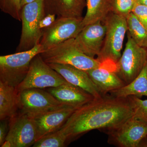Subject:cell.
I'll use <instances>...</instances> for the list:
<instances>
[{
    "mask_svg": "<svg viewBox=\"0 0 147 147\" xmlns=\"http://www.w3.org/2000/svg\"><path fill=\"white\" fill-rule=\"evenodd\" d=\"M106 27L104 42L96 59L102 65L116 68L121 56L124 39L128 30L125 16L111 11L103 22Z\"/></svg>",
    "mask_w": 147,
    "mask_h": 147,
    "instance_id": "obj_2",
    "label": "cell"
},
{
    "mask_svg": "<svg viewBox=\"0 0 147 147\" xmlns=\"http://www.w3.org/2000/svg\"><path fill=\"white\" fill-rule=\"evenodd\" d=\"M7 122L6 120L2 121L0 124V146L3 144L4 142H5L6 138L7 135Z\"/></svg>",
    "mask_w": 147,
    "mask_h": 147,
    "instance_id": "obj_28",
    "label": "cell"
},
{
    "mask_svg": "<svg viewBox=\"0 0 147 147\" xmlns=\"http://www.w3.org/2000/svg\"><path fill=\"white\" fill-rule=\"evenodd\" d=\"M45 16L43 0H34L21 8L22 30L16 53L31 50L40 44L42 32L39 23Z\"/></svg>",
    "mask_w": 147,
    "mask_h": 147,
    "instance_id": "obj_5",
    "label": "cell"
},
{
    "mask_svg": "<svg viewBox=\"0 0 147 147\" xmlns=\"http://www.w3.org/2000/svg\"><path fill=\"white\" fill-rule=\"evenodd\" d=\"M44 51L40 44L31 50L0 57V82L17 87L26 78L34 58Z\"/></svg>",
    "mask_w": 147,
    "mask_h": 147,
    "instance_id": "obj_4",
    "label": "cell"
},
{
    "mask_svg": "<svg viewBox=\"0 0 147 147\" xmlns=\"http://www.w3.org/2000/svg\"><path fill=\"white\" fill-rule=\"evenodd\" d=\"M136 0H113L112 11L125 16L131 13Z\"/></svg>",
    "mask_w": 147,
    "mask_h": 147,
    "instance_id": "obj_25",
    "label": "cell"
},
{
    "mask_svg": "<svg viewBox=\"0 0 147 147\" xmlns=\"http://www.w3.org/2000/svg\"><path fill=\"white\" fill-rule=\"evenodd\" d=\"M46 90L62 103L76 109L95 98L88 92L69 83Z\"/></svg>",
    "mask_w": 147,
    "mask_h": 147,
    "instance_id": "obj_15",
    "label": "cell"
},
{
    "mask_svg": "<svg viewBox=\"0 0 147 147\" xmlns=\"http://www.w3.org/2000/svg\"><path fill=\"white\" fill-rule=\"evenodd\" d=\"M56 15L53 14H48L45 15L39 23V28L42 29L50 26L56 20Z\"/></svg>",
    "mask_w": 147,
    "mask_h": 147,
    "instance_id": "obj_27",
    "label": "cell"
},
{
    "mask_svg": "<svg viewBox=\"0 0 147 147\" xmlns=\"http://www.w3.org/2000/svg\"><path fill=\"white\" fill-rule=\"evenodd\" d=\"M133 110V117L147 123V100H143L134 96H128Z\"/></svg>",
    "mask_w": 147,
    "mask_h": 147,
    "instance_id": "obj_23",
    "label": "cell"
},
{
    "mask_svg": "<svg viewBox=\"0 0 147 147\" xmlns=\"http://www.w3.org/2000/svg\"><path fill=\"white\" fill-rule=\"evenodd\" d=\"M113 0H87V11L83 18L84 27L101 21L103 23L112 11Z\"/></svg>",
    "mask_w": 147,
    "mask_h": 147,
    "instance_id": "obj_20",
    "label": "cell"
},
{
    "mask_svg": "<svg viewBox=\"0 0 147 147\" xmlns=\"http://www.w3.org/2000/svg\"><path fill=\"white\" fill-rule=\"evenodd\" d=\"M67 143L66 137L59 129L38 139L32 147H63Z\"/></svg>",
    "mask_w": 147,
    "mask_h": 147,
    "instance_id": "obj_22",
    "label": "cell"
},
{
    "mask_svg": "<svg viewBox=\"0 0 147 147\" xmlns=\"http://www.w3.org/2000/svg\"><path fill=\"white\" fill-rule=\"evenodd\" d=\"M19 92L16 87L0 82V119H10L18 114Z\"/></svg>",
    "mask_w": 147,
    "mask_h": 147,
    "instance_id": "obj_18",
    "label": "cell"
},
{
    "mask_svg": "<svg viewBox=\"0 0 147 147\" xmlns=\"http://www.w3.org/2000/svg\"><path fill=\"white\" fill-rule=\"evenodd\" d=\"M131 12L147 29V6L136 1Z\"/></svg>",
    "mask_w": 147,
    "mask_h": 147,
    "instance_id": "obj_26",
    "label": "cell"
},
{
    "mask_svg": "<svg viewBox=\"0 0 147 147\" xmlns=\"http://www.w3.org/2000/svg\"><path fill=\"white\" fill-rule=\"evenodd\" d=\"M112 96L127 98L134 96L139 98L147 96V61L138 76L129 84L110 92Z\"/></svg>",
    "mask_w": 147,
    "mask_h": 147,
    "instance_id": "obj_19",
    "label": "cell"
},
{
    "mask_svg": "<svg viewBox=\"0 0 147 147\" xmlns=\"http://www.w3.org/2000/svg\"><path fill=\"white\" fill-rule=\"evenodd\" d=\"M83 19L58 17L50 26L42 29L40 44L44 51L68 40L75 38L84 27Z\"/></svg>",
    "mask_w": 147,
    "mask_h": 147,
    "instance_id": "obj_9",
    "label": "cell"
},
{
    "mask_svg": "<svg viewBox=\"0 0 147 147\" xmlns=\"http://www.w3.org/2000/svg\"><path fill=\"white\" fill-rule=\"evenodd\" d=\"M0 8L4 13L21 21V0H0Z\"/></svg>",
    "mask_w": 147,
    "mask_h": 147,
    "instance_id": "obj_24",
    "label": "cell"
},
{
    "mask_svg": "<svg viewBox=\"0 0 147 147\" xmlns=\"http://www.w3.org/2000/svg\"><path fill=\"white\" fill-rule=\"evenodd\" d=\"M127 37L125 48L115 68L116 73L126 84L138 76L147 61V48L137 45L128 32Z\"/></svg>",
    "mask_w": 147,
    "mask_h": 147,
    "instance_id": "obj_7",
    "label": "cell"
},
{
    "mask_svg": "<svg viewBox=\"0 0 147 147\" xmlns=\"http://www.w3.org/2000/svg\"><path fill=\"white\" fill-rule=\"evenodd\" d=\"M86 6L85 0H43L45 15L53 14L58 17L83 19L82 13Z\"/></svg>",
    "mask_w": 147,
    "mask_h": 147,
    "instance_id": "obj_17",
    "label": "cell"
},
{
    "mask_svg": "<svg viewBox=\"0 0 147 147\" xmlns=\"http://www.w3.org/2000/svg\"><path fill=\"white\" fill-rule=\"evenodd\" d=\"M34 0H21V8L24 6L25 5L33 1Z\"/></svg>",
    "mask_w": 147,
    "mask_h": 147,
    "instance_id": "obj_30",
    "label": "cell"
},
{
    "mask_svg": "<svg viewBox=\"0 0 147 147\" xmlns=\"http://www.w3.org/2000/svg\"><path fill=\"white\" fill-rule=\"evenodd\" d=\"M86 71L102 96L126 85L114 69L107 66L102 65Z\"/></svg>",
    "mask_w": 147,
    "mask_h": 147,
    "instance_id": "obj_16",
    "label": "cell"
},
{
    "mask_svg": "<svg viewBox=\"0 0 147 147\" xmlns=\"http://www.w3.org/2000/svg\"><path fill=\"white\" fill-rule=\"evenodd\" d=\"M139 147H147V136L142 140L139 144Z\"/></svg>",
    "mask_w": 147,
    "mask_h": 147,
    "instance_id": "obj_29",
    "label": "cell"
},
{
    "mask_svg": "<svg viewBox=\"0 0 147 147\" xmlns=\"http://www.w3.org/2000/svg\"><path fill=\"white\" fill-rule=\"evenodd\" d=\"M134 115L128 97L106 95L77 108L60 129L67 142L91 130L103 132L122 123Z\"/></svg>",
    "mask_w": 147,
    "mask_h": 147,
    "instance_id": "obj_1",
    "label": "cell"
},
{
    "mask_svg": "<svg viewBox=\"0 0 147 147\" xmlns=\"http://www.w3.org/2000/svg\"><path fill=\"white\" fill-rule=\"evenodd\" d=\"M5 140L10 142L12 147L32 146L37 140L36 126L33 119L20 113L10 119Z\"/></svg>",
    "mask_w": 147,
    "mask_h": 147,
    "instance_id": "obj_11",
    "label": "cell"
},
{
    "mask_svg": "<svg viewBox=\"0 0 147 147\" xmlns=\"http://www.w3.org/2000/svg\"><path fill=\"white\" fill-rule=\"evenodd\" d=\"M68 83L38 54L32 60L26 78L16 88L20 92L28 89L55 88Z\"/></svg>",
    "mask_w": 147,
    "mask_h": 147,
    "instance_id": "obj_6",
    "label": "cell"
},
{
    "mask_svg": "<svg viewBox=\"0 0 147 147\" xmlns=\"http://www.w3.org/2000/svg\"><path fill=\"white\" fill-rule=\"evenodd\" d=\"M128 32L135 42L141 47L147 48V29L132 13L125 16Z\"/></svg>",
    "mask_w": 147,
    "mask_h": 147,
    "instance_id": "obj_21",
    "label": "cell"
},
{
    "mask_svg": "<svg viewBox=\"0 0 147 147\" xmlns=\"http://www.w3.org/2000/svg\"><path fill=\"white\" fill-rule=\"evenodd\" d=\"M106 33L105 24L101 21L84 27L74 38L78 48L89 57H97L102 48Z\"/></svg>",
    "mask_w": 147,
    "mask_h": 147,
    "instance_id": "obj_12",
    "label": "cell"
},
{
    "mask_svg": "<svg viewBox=\"0 0 147 147\" xmlns=\"http://www.w3.org/2000/svg\"><path fill=\"white\" fill-rule=\"evenodd\" d=\"M76 109L64 106L32 117L36 126L37 140L60 129Z\"/></svg>",
    "mask_w": 147,
    "mask_h": 147,
    "instance_id": "obj_13",
    "label": "cell"
},
{
    "mask_svg": "<svg viewBox=\"0 0 147 147\" xmlns=\"http://www.w3.org/2000/svg\"><path fill=\"white\" fill-rule=\"evenodd\" d=\"M19 113L31 117L68 106L59 101L47 91L38 88L28 89L19 92Z\"/></svg>",
    "mask_w": 147,
    "mask_h": 147,
    "instance_id": "obj_8",
    "label": "cell"
},
{
    "mask_svg": "<svg viewBox=\"0 0 147 147\" xmlns=\"http://www.w3.org/2000/svg\"><path fill=\"white\" fill-rule=\"evenodd\" d=\"M1 147H12V144L10 142L7 140H5L3 144L1 145Z\"/></svg>",
    "mask_w": 147,
    "mask_h": 147,
    "instance_id": "obj_31",
    "label": "cell"
},
{
    "mask_svg": "<svg viewBox=\"0 0 147 147\" xmlns=\"http://www.w3.org/2000/svg\"><path fill=\"white\" fill-rule=\"evenodd\" d=\"M40 55L47 64L69 65L86 71L102 65L97 59L83 53L76 45L74 38L45 50Z\"/></svg>",
    "mask_w": 147,
    "mask_h": 147,
    "instance_id": "obj_3",
    "label": "cell"
},
{
    "mask_svg": "<svg viewBox=\"0 0 147 147\" xmlns=\"http://www.w3.org/2000/svg\"><path fill=\"white\" fill-rule=\"evenodd\" d=\"M136 1L139 3L144 5L147 6V0H136Z\"/></svg>",
    "mask_w": 147,
    "mask_h": 147,
    "instance_id": "obj_32",
    "label": "cell"
},
{
    "mask_svg": "<svg viewBox=\"0 0 147 147\" xmlns=\"http://www.w3.org/2000/svg\"><path fill=\"white\" fill-rule=\"evenodd\" d=\"M48 64L61 74L67 82L88 92L95 98H100L102 96L86 71L69 65Z\"/></svg>",
    "mask_w": 147,
    "mask_h": 147,
    "instance_id": "obj_14",
    "label": "cell"
},
{
    "mask_svg": "<svg viewBox=\"0 0 147 147\" xmlns=\"http://www.w3.org/2000/svg\"><path fill=\"white\" fill-rule=\"evenodd\" d=\"M108 143L119 147H139L147 136V123L132 116L114 128L104 131Z\"/></svg>",
    "mask_w": 147,
    "mask_h": 147,
    "instance_id": "obj_10",
    "label": "cell"
}]
</instances>
